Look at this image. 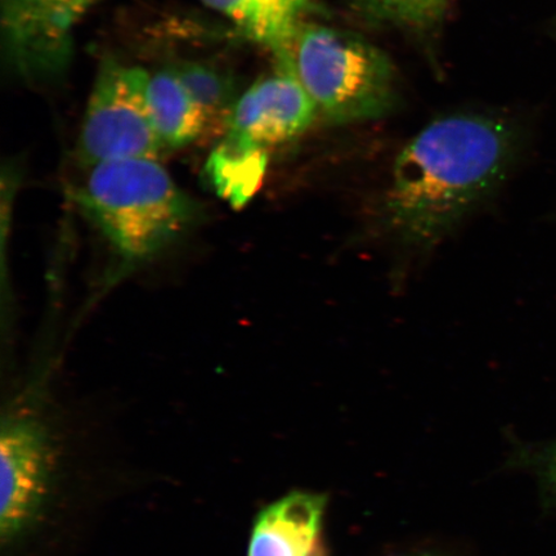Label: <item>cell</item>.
Masks as SVG:
<instances>
[{"mask_svg":"<svg viewBox=\"0 0 556 556\" xmlns=\"http://www.w3.org/2000/svg\"><path fill=\"white\" fill-rule=\"evenodd\" d=\"M509 128L483 115L430 123L395 160L382 217L405 245L432 248L502 182L513 156Z\"/></svg>","mask_w":556,"mask_h":556,"instance_id":"obj_1","label":"cell"},{"mask_svg":"<svg viewBox=\"0 0 556 556\" xmlns=\"http://www.w3.org/2000/svg\"><path fill=\"white\" fill-rule=\"evenodd\" d=\"M80 199L111 245L134 263L168 247L198 217L197 204L157 159L92 166Z\"/></svg>","mask_w":556,"mask_h":556,"instance_id":"obj_2","label":"cell"},{"mask_svg":"<svg viewBox=\"0 0 556 556\" xmlns=\"http://www.w3.org/2000/svg\"><path fill=\"white\" fill-rule=\"evenodd\" d=\"M293 67L330 124L380 119L397 103L391 59L357 34L307 21L294 41Z\"/></svg>","mask_w":556,"mask_h":556,"instance_id":"obj_3","label":"cell"},{"mask_svg":"<svg viewBox=\"0 0 556 556\" xmlns=\"http://www.w3.org/2000/svg\"><path fill=\"white\" fill-rule=\"evenodd\" d=\"M150 74L115 60L102 62L83 119L78 150L92 166L128 159H157L164 150L148 104Z\"/></svg>","mask_w":556,"mask_h":556,"instance_id":"obj_4","label":"cell"},{"mask_svg":"<svg viewBox=\"0 0 556 556\" xmlns=\"http://www.w3.org/2000/svg\"><path fill=\"white\" fill-rule=\"evenodd\" d=\"M100 0H2V43L7 64L18 78L48 81L73 58V34Z\"/></svg>","mask_w":556,"mask_h":556,"instance_id":"obj_5","label":"cell"},{"mask_svg":"<svg viewBox=\"0 0 556 556\" xmlns=\"http://www.w3.org/2000/svg\"><path fill=\"white\" fill-rule=\"evenodd\" d=\"M317 116L316 104L294 68L277 66L276 73L256 81L236 101L224 138L242 149L268 154L305 134Z\"/></svg>","mask_w":556,"mask_h":556,"instance_id":"obj_6","label":"cell"},{"mask_svg":"<svg viewBox=\"0 0 556 556\" xmlns=\"http://www.w3.org/2000/svg\"><path fill=\"white\" fill-rule=\"evenodd\" d=\"M0 458V534L3 541H13L38 516L47 493L50 452L39 424L5 421Z\"/></svg>","mask_w":556,"mask_h":556,"instance_id":"obj_7","label":"cell"},{"mask_svg":"<svg viewBox=\"0 0 556 556\" xmlns=\"http://www.w3.org/2000/svg\"><path fill=\"white\" fill-rule=\"evenodd\" d=\"M328 498L293 492L256 518L248 556H328L324 525Z\"/></svg>","mask_w":556,"mask_h":556,"instance_id":"obj_8","label":"cell"},{"mask_svg":"<svg viewBox=\"0 0 556 556\" xmlns=\"http://www.w3.org/2000/svg\"><path fill=\"white\" fill-rule=\"evenodd\" d=\"M274 55L278 67H293L299 29L317 11L312 0H201Z\"/></svg>","mask_w":556,"mask_h":556,"instance_id":"obj_9","label":"cell"},{"mask_svg":"<svg viewBox=\"0 0 556 556\" xmlns=\"http://www.w3.org/2000/svg\"><path fill=\"white\" fill-rule=\"evenodd\" d=\"M148 104L152 125L165 149H179L204 134L207 117L176 70L150 75Z\"/></svg>","mask_w":556,"mask_h":556,"instance_id":"obj_10","label":"cell"},{"mask_svg":"<svg viewBox=\"0 0 556 556\" xmlns=\"http://www.w3.org/2000/svg\"><path fill=\"white\" fill-rule=\"evenodd\" d=\"M267 162L268 154L242 149L224 138L208 157L206 173L222 198L242 206L258 190Z\"/></svg>","mask_w":556,"mask_h":556,"instance_id":"obj_11","label":"cell"},{"mask_svg":"<svg viewBox=\"0 0 556 556\" xmlns=\"http://www.w3.org/2000/svg\"><path fill=\"white\" fill-rule=\"evenodd\" d=\"M354 3L375 23L424 33L442 23L452 0H354Z\"/></svg>","mask_w":556,"mask_h":556,"instance_id":"obj_12","label":"cell"},{"mask_svg":"<svg viewBox=\"0 0 556 556\" xmlns=\"http://www.w3.org/2000/svg\"><path fill=\"white\" fill-rule=\"evenodd\" d=\"M174 70L194 101L204 110L207 122L218 119L224 122L226 127L236 104L233 85L227 76L211 66L193 64V62Z\"/></svg>","mask_w":556,"mask_h":556,"instance_id":"obj_13","label":"cell"},{"mask_svg":"<svg viewBox=\"0 0 556 556\" xmlns=\"http://www.w3.org/2000/svg\"><path fill=\"white\" fill-rule=\"evenodd\" d=\"M533 463L548 503L556 509V442L539 451Z\"/></svg>","mask_w":556,"mask_h":556,"instance_id":"obj_14","label":"cell"},{"mask_svg":"<svg viewBox=\"0 0 556 556\" xmlns=\"http://www.w3.org/2000/svg\"><path fill=\"white\" fill-rule=\"evenodd\" d=\"M409 556H441V555L429 554V553H420V554H413V555H409Z\"/></svg>","mask_w":556,"mask_h":556,"instance_id":"obj_15","label":"cell"}]
</instances>
